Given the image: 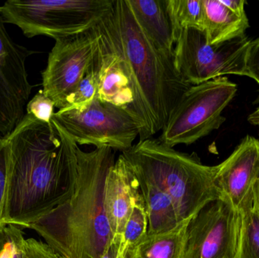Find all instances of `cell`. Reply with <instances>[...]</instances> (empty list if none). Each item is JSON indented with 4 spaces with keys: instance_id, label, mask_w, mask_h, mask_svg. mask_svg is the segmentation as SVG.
I'll return each mask as SVG.
<instances>
[{
    "instance_id": "cell-1",
    "label": "cell",
    "mask_w": 259,
    "mask_h": 258,
    "mask_svg": "<svg viewBox=\"0 0 259 258\" xmlns=\"http://www.w3.org/2000/svg\"><path fill=\"white\" fill-rule=\"evenodd\" d=\"M9 154L6 225L27 228L74 193L76 142L52 118L25 114L4 138Z\"/></svg>"
},
{
    "instance_id": "cell-2",
    "label": "cell",
    "mask_w": 259,
    "mask_h": 258,
    "mask_svg": "<svg viewBox=\"0 0 259 258\" xmlns=\"http://www.w3.org/2000/svg\"><path fill=\"white\" fill-rule=\"evenodd\" d=\"M74 193L27 228L65 258H101L113 242L105 208V185L115 152L108 147L83 151L74 146Z\"/></svg>"
},
{
    "instance_id": "cell-3",
    "label": "cell",
    "mask_w": 259,
    "mask_h": 258,
    "mask_svg": "<svg viewBox=\"0 0 259 258\" xmlns=\"http://www.w3.org/2000/svg\"><path fill=\"white\" fill-rule=\"evenodd\" d=\"M102 25L122 56L132 82L131 116L139 139L162 130L181 95L190 87L177 71L174 59L160 53L139 25L127 0H115Z\"/></svg>"
},
{
    "instance_id": "cell-4",
    "label": "cell",
    "mask_w": 259,
    "mask_h": 258,
    "mask_svg": "<svg viewBox=\"0 0 259 258\" xmlns=\"http://www.w3.org/2000/svg\"><path fill=\"white\" fill-rule=\"evenodd\" d=\"M121 156L136 176L153 183L171 198L180 223L193 219L205 206L221 199L218 165H203L195 152H181L150 138L139 140Z\"/></svg>"
},
{
    "instance_id": "cell-5",
    "label": "cell",
    "mask_w": 259,
    "mask_h": 258,
    "mask_svg": "<svg viewBox=\"0 0 259 258\" xmlns=\"http://www.w3.org/2000/svg\"><path fill=\"white\" fill-rule=\"evenodd\" d=\"M115 0H9L0 6L6 24L27 37L47 36L56 40L94 28L113 7Z\"/></svg>"
},
{
    "instance_id": "cell-6",
    "label": "cell",
    "mask_w": 259,
    "mask_h": 258,
    "mask_svg": "<svg viewBox=\"0 0 259 258\" xmlns=\"http://www.w3.org/2000/svg\"><path fill=\"white\" fill-rule=\"evenodd\" d=\"M237 92V85L227 77L190 86L181 95L158 139L171 147L190 145L219 130L226 121L222 113Z\"/></svg>"
},
{
    "instance_id": "cell-7",
    "label": "cell",
    "mask_w": 259,
    "mask_h": 258,
    "mask_svg": "<svg viewBox=\"0 0 259 258\" xmlns=\"http://www.w3.org/2000/svg\"><path fill=\"white\" fill-rule=\"evenodd\" d=\"M252 39L246 34L219 45H209L205 33L187 29L175 38L174 64L190 86L225 77L246 76V59Z\"/></svg>"
},
{
    "instance_id": "cell-8",
    "label": "cell",
    "mask_w": 259,
    "mask_h": 258,
    "mask_svg": "<svg viewBox=\"0 0 259 258\" xmlns=\"http://www.w3.org/2000/svg\"><path fill=\"white\" fill-rule=\"evenodd\" d=\"M53 119L77 145L108 147L123 152L139 136L138 126L127 111L97 97L84 110L60 109Z\"/></svg>"
},
{
    "instance_id": "cell-9",
    "label": "cell",
    "mask_w": 259,
    "mask_h": 258,
    "mask_svg": "<svg viewBox=\"0 0 259 258\" xmlns=\"http://www.w3.org/2000/svg\"><path fill=\"white\" fill-rule=\"evenodd\" d=\"M55 41L42 72V90L59 110L63 109L67 98L91 68L97 36L94 27L84 33Z\"/></svg>"
},
{
    "instance_id": "cell-10",
    "label": "cell",
    "mask_w": 259,
    "mask_h": 258,
    "mask_svg": "<svg viewBox=\"0 0 259 258\" xmlns=\"http://www.w3.org/2000/svg\"><path fill=\"white\" fill-rule=\"evenodd\" d=\"M240 212L229 202L217 200L190 221L186 258H235Z\"/></svg>"
},
{
    "instance_id": "cell-11",
    "label": "cell",
    "mask_w": 259,
    "mask_h": 258,
    "mask_svg": "<svg viewBox=\"0 0 259 258\" xmlns=\"http://www.w3.org/2000/svg\"><path fill=\"white\" fill-rule=\"evenodd\" d=\"M33 51L16 43L0 15V136L6 138L24 118L31 94L27 59Z\"/></svg>"
},
{
    "instance_id": "cell-12",
    "label": "cell",
    "mask_w": 259,
    "mask_h": 258,
    "mask_svg": "<svg viewBox=\"0 0 259 258\" xmlns=\"http://www.w3.org/2000/svg\"><path fill=\"white\" fill-rule=\"evenodd\" d=\"M259 179V140L246 136L232 154L218 165L216 185L221 199L236 210L253 199V189Z\"/></svg>"
},
{
    "instance_id": "cell-13",
    "label": "cell",
    "mask_w": 259,
    "mask_h": 258,
    "mask_svg": "<svg viewBox=\"0 0 259 258\" xmlns=\"http://www.w3.org/2000/svg\"><path fill=\"white\" fill-rule=\"evenodd\" d=\"M94 30L97 44L93 64L99 74L97 97L103 102L125 109L131 115L134 95L127 65L100 21Z\"/></svg>"
},
{
    "instance_id": "cell-14",
    "label": "cell",
    "mask_w": 259,
    "mask_h": 258,
    "mask_svg": "<svg viewBox=\"0 0 259 258\" xmlns=\"http://www.w3.org/2000/svg\"><path fill=\"white\" fill-rule=\"evenodd\" d=\"M140 195L138 180L121 154L109 169L105 185V208L115 239H121L133 205Z\"/></svg>"
},
{
    "instance_id": "cell-15",
    "label": "cell",
    "mask_w": 259,
    "mask_h": 258,
    "mask_svg": "<svg viewBox=\"0 0 259 258\" xmlns=\"http://www.w3.org/2000/svg\"><path fill=\"white\" fill-rule=\"evenodd\" d=\"M139 25L160 53L174 59L175 39L166 0H127Z\"/></svg>"
},
{
    "instance_id": "cell-16",
    "label": "cell",
    "mask_w": 259,
    "mask_h": 258,
    "mask_svg": "<svg viewBox=\"0 0 259 258\" xmlns=\"http://www.w3.org/2000/svg\"><path fill=\"white\" fill-rule=\"evenodd\" d=\"M203 32L209 45H219L246 34L249 23L246 14H239L222 0H202Z\"/></svg>"
},
{
    "instance_id": "cell-17",
    "label": "cell",
    "mask_w": 259,
    "mask_h": 258,
    "mask_svg": "<svg viewBox=\"0 0 259 258\" xmlns=\"http://www.w3.org/2000/svg\"><path fill=\"white\" fill-rule=\"evenodd\" d=\"M136 177L147 217V234H161L176 228L181 223L171 198L153 183Z\"/></svg>"
},
{
    "instance_id": "cell-18",
    "label": "cell",
    "mask_w": 259,
    "mask_h": 258,
    "mask_svg": "<svg viewBox=\"0 0 259 258\" xmlns=\"http://www.w3.org/2000/svg\"><path fill=\"white\" fill-rule=\"evenodd\" d=\"M191 220L181 223L167 233L146 235L127 250L124 258H186L187 230Z\"/></svg>"
},
{
    "instance_id": "cell-19",
    "label": "cell",
    "mask_w": 259,
    "mask_h": 258,
    "mask_svg": "<svg viewBox=\"0 0 259 258\" xmlns=\"http://www.w3.org/2000/svg\"><path fill=\"white\" fill-rule=\"evenodd\" d=\"M240 228L235 258H259V215L253 199L240 210Z\"/></svg>"
},
{
    "instance_id": "cell-20",
    "label": "cell",
    "mask_w": 259,
    "mask_h": 258,
    "mask_svg": "<svg viewBox=\"0 0 259 258\" xmlns=\"http://www.w3.org/2000/svg\"><path fill=\"white\" fill-rule=\"evenodd\" d=\"M166 6L174 39L180 32L187 29L203 31L202 0H166Z\"/></svg>"
},
{
    "instance_id": "cell-21",
    "label": "cell",
    "mask_w": 259,
    "mask_h": 258,
    "mask_svg": "<svg viewBox=\"0 0 259 258\" xmlns=\"http://www.w3.org/2000/svg\"><path fill=\"white\" fill-rule=\"evenodd\" d=\"M98 89V71L92 63L86 75L80 80L71 95L67 98L65 106L62 109L78 112L84 110L97 98Z\"/></svg>"
},
{
    "instance_id": "cell-22",
    "label": "cell",
    "mask_w": 259,
    "mask_h": 258,
    "mask_svg": "<svg viewBox=\"0 0 259 258\" xmlns=\"http://www.w3.org/2000/svg\"><path fill=\"white\" fill-rule=\"evenodd\" d=\"M148 233V221L141 195L133 205L124 231L121 236L120 248L129 250L138 244Z\"/></svg>"
},
{
    "instance_id": "cell-23",
    "label": "cell",
    "mask_w": 259,
    "mask_h": 258,
    "mask_svg": "<svg viewBox=\"0 0 259 258\" xmlns=\"http://www.w3.org/2000/svg\"><path fill=\"white\" fill-rule=\"evenodd\" d=\"M55 108L54 101L40 89L27 103L26 113L30 114L42 122L50 123L55 114Z\"/></svg>"
},
{
    "instance_id": "cell-24",
    "label": "cell",
    "mask_w": 259,
    "mask_h": 258,
    "mask_svg": "<svg viewBox=\"0 0 259 258\" xmlns=\"http://www.w3.org/2000/svg\"><path fill=\"white\" fill-rule=\"evenodd\" d=\"M9 154L4 138L0 142V227L7 226L5 222L7 202Z\"/></svg>"
},
{
    "instance_id": "cell-25",
    "label": "cell",
    "mask_w": 259,
    "mask_h": 258,
    "mask_svg": "<svg viewBox=\"0 0 259 258\" xmlns=\"http://www.w3.org/2000/svg\"><path fill=\"white\" fill-rule=\"evenodd\" d=\"M8 240L0 258H24V233L21 227L7 225Z\"/></svg>"
},
{
    "instance_id": "cell-26",
    "label": "cell",
    "mask_w": 259,
    "mask_h": 258,
    "mask_svg": "<svg viewBox=\"0 0 259 258\" xmlns=\"http://www.w3.org/2000/svg\"><path fill=\"white\" fill-rule=\"evenodd\" d=\"M24 258H59V255L47 243L31 238L24 240Z\"/></svg>"
},
{
    "instance_id": "cell-27",
    "label": "cell",
    "mask_w": 259,
    "mask_h": 258,
    "mask_svg": "<svg viewBox=\"0 0 259 258\" xmlns=\"http://www.w3.org/2000/svg\"><path fill=\"white\" fill-rule=\"evenodd\" d=\"M246 76L259 85V38L251 41L246 59Z\"/></svg>"
},
{
    "instance_id": "cell-28",
    "label": "cell",
    "mask_w": 259,
    "mask_h": 258,
    "mask_svg": "<svg viewBox=\"0 0 259 258\" xmlns=\"http://www.w3.org/2000/svg\"><path fill=\"white\" fill-rule=\"evenodd\" d=\"M120 243L121 239H114L109 248L106 250L104 254L102 255L101 258H117L119 253Z\"/></svg>"
},
{
    "instance_id": "cell-29",
    "label": "cell",
    "mask_w": 259,
    "mask_h": 258,
    "mask_svg": "<svg viewBox=\"0 0 259 258\" xmlns=\"http://www.w3.org/2000/svg\"><path fill=\"white\" fill-rule=\"evenodd\" d=\"M8 240L7 226L0 227V253L4 248L5 245Z\"/></svg>"
},
{
    "instance_id": "cell-30",
    "label": "cell",
    "mask_w": 259,
    "mask_h": 258,
    "mask_svg": "<svg viewBox=\"0 0 259 258\" xmlns=\"http://www.w3.org/2000/svg\"><path fill=\"white\" fill-rule=\"evenodd\" d=\"M253 207L259 215V179L255 183L253 189Z\"/></svg>"
},
{
    "instance_id": "cell-31",
    "label": "cell",
    "mask_w": 259,
    "mask_h": 258,
    "mask_svg": "<svg viewBox=\"0 0 259 258\" xmlns=\"http://www.w3.org/2000/svg\"><path fill=\"white\" fill-rule=\"evenodd\" d=\"M258 103H259V95H258ZM248 121L252 125L257 126L259 127V106L255 112H252V114L249 115L248 118Z\"/></svg>"
},
{
    "instance_id": "cell-32",
    "label": "cell",
    "mask_w": 259,
    "mask_h": 258,
    "mask_svg": "<svg viewBox=\"0 0 259 258\" xmlns=\"http://www.w3.org/2000/svg\"><path fill=\"white\" fill-rule=\"evenodd\" d=\"M127 251H126V250H123L121 249V248H119V253H118V257L117 258H124L125 257V254L126 253H127Z\"/></svg>"
},
{
    "instance_id": "cell-33",
    "label": "cell",
    "mask_w": 259,
    "mask_h": 258,
    "mask_svg": "<svg viewBox=\"0 0 259 258\" xmlns=\"http://www.w3.org/2000/svg\"><path fill=\"white\" fill-rule=\"evenodd\" d=\"M3 136H0V142H1L2 140H3Z\"/></svg>"
},
{
    "instance_id": "cell-34",
    "label": "cell",
    "mask_w": 259,
    "mask_h": 258,
    "mask_svg": "<svg viewBox=\"0 0 259 258\" xmlns=\"http://www.w3.org/2000/svg\"><path fill=\"white\" fill-rule=\"evenodd\" d=\"M59 258H65V257H61V256H60V255H59Z\"/></svg>"
}]
</instances>
